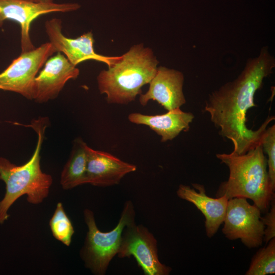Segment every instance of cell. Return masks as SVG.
I'll return each mask as SVG.
<instances>
[{"mask_svg":"<svg viewBox=\"0 0 275 275\" xmlns=\"http://www.w3.org/2000/svg\"><path fill=\"white\" fill-rule=\"evenodd\" d=\"M275 58L268 47H263L259 55L248 59L240 74L209 94L204 110L209 113L211 121L219 130V134L230 140L233 153H246L261 144L262 136L274 117H269L256 130L248 128L247 111L257 106L254 102L256 92L264 79L272 74Z\"/></svg>","mask_w":275,"mask_h":275,"instance_id":"1","label":"cell"},{"mask_svg":"<svg viewBox=\"0 0 275 275\" xmlns=\"http://www.w3.org/2000/svg\"><path fill=\"white\" fill-rule=\"evenodd\" d=\"M216 157L229 169L227 181L221 183L216 197L225 195L228 199L243 197L250 199L260 210L266 212L274 199L267 170V158L261 144L246 153L216 154Z\"/></svg>","mask_w":275,"mask_h":275,"instance_id":"2","label":"cell"},{"mask_svg":"<svg viewBox=\"0 0 275 275\" xmlns=\"http://www.w3.org/2000/svg\"><path fill=\"white\" fill-rule=\"evenodd\" d=\"M48 124L46 117L31 122L38 141L32 156L24 164L16 166L7 158L0 157V180L6 184V193L0 201V224L8 219V210L20 197L26 195L30 203L39 204L48 196L52 178L43 173L40 166V151Z\"/></svg>","mask_w":275,"mask_h":275,"instance_id":"3","label":"cell"},{"mask_svg":"<svg viewBox=\"0 0 275 275\" xmlns=\"http://www.w3.org/2000/svg\"><path fill=\"white\" fill-rule=\"evenodd\" d=\"M158 61L151 49L143 44L133 45L121 59L102 70L97 80L101 94L108 103L127 104L141 94L142 87L154 76Z\"/></svg>","mask_w":275,"mask_h":275,"instance_id":"4","label":"cell"},{"mask_svg":"<svg viewBox=\"0 0 275 275\" xmlns=\"http://www.w3.org/2000/svg\"><path fill=\"white\" fill-rule=\"evenodd\" d=\"M84 219L88 227L80 256L86 266L96 275L106 273L110 262L117 255L125 227L135 222V211L132 202H125L119 222L108 232L100 231L95 222L94 213L86 209Z\"/></svg>","mask_w":275,"mask_h":275,"instance_id":"5","label":"cell"},{"mask_svg":"<svg viewBox=\"0 0 275 275\" xmlns=\"http://www.w3.org/2000/svg\"><path fill=\"white\" fill-rule=\"evenodd\" d=\"M56 50L50 42L21 52L0 73V90L11 91L33 100L34 80L39 70Z\"/></svg>","mask_w":275,"mask_h":275,"instance_id":"6","label":"cell"},{"mask_svg":"<svg viewBox=\"0 0 275 275\" xmlns=\"http://www.w3.org/2000/svg\"><path fill=\"white\" fill-rule=\"evenodd\" d=\"M117 255L120 258L133 257L145 275H168L172 270L160 262L157 242L153 234L135 222L123 230Z\"/></svg>","mask_w":275,"mask_h":275,"instance_id":"7","label":"cell"},{"mask_svg":"<svg viewBox=\"0 0 275 275\" xmlns=\"http://www.w3.org/2000/svg\"><path fill=\"white\" fill-rule=\"evenodd\" d=\"M261 212L255 204L251 205L245 198L229 199L223 233L230 240L240 239L248 248L260 246L265 229Z\"/></svg>","mask_w":275,"mask_h":275,"instance_id":"8","label":"cell"},{"mask_svg":"<svg viewBox=\"0 0 275 275\" xmlns=\"http://www.w3.org/2000/svg\"><path fill=\"white\" fill-rule=\"evenodd\" d=\"M80 6L77 3H36L23 0H0V26L6 20L20 24L22 52L35 48L30 36L32 22L39 16L51 12L75 11Z\"/></svg>","mask_w":275,"mask_h":275,"instance_id":"9","label":"cell"},{"mask_svg":"<svg viewBox=\"0 0 275 275\" xmlns=\"http://www.w3.org/2000/svg\"><path fill=\"white\" fill-rule=\"evenodd\" d=\"M45 28L49 42L56 51L63 52L75 66L82 62L92 60L105 63L109 67L121 58V56L107 57L96 53L92 32L74 39L66 37L62 32V21L59 18L47 21Z\"/></svg>","mask_w":275,"mask_h":275,"instance_id":"10","label":"cell"},{"mask_svg":"<svg viewBox=\"0 0 275 275\" xmlns=\"http://www.w3.org/2000/svg\"><path fill=\"white\" fill-rule=\"evenodd\" d=\"M79 69L60 52L48 59L35 79L33 100L44 103L56 98L66 83L76 78Z\"/></svg>","mask_w":275,"mask_h":275,"instance_id":"11","label":"cell"},{"mask_svg":"<svg viewBox=\"0 0 275 275\" xmlns=\"http://www.w3.org/2000/svg\"><path fill=\"white\" fill-rule=\"evenodd\" d=\"M184 79L180 71L163 66L157 67L148 91L140 94V104L145 106L152 100L168 111L180 108L186 102L183 92Z\"/></svg>","mask_w":275,"mask_h":275,"instance_id":"12","label":"cell"},{"mask_svg":"<svg viewBox=\"0 0 275 275\" xmlns=\"http://www.w3.org/2000/svg\"><path fill=\"white\" fill-rule=\"evenodd\" d=\"M87 153V183L92 185L107 187L118 184L126 174L136 170L135 165L88 146Z\"/></svg>","mask_w":275,"mask_h":275,"instance_id":"13","label":"cell"},{"mask_svg":"<svg viewBox=\"0 0 275 275\" xmlns=\"http://www.w3.org/2000/svg\"><path fill=\"white\" fill-rule=\"evenodd\" d=\"M194 188L180 184L177 195L181 199L188 201L200 210L205 217V226L207 236L212 237L224 222L228 199L223 195L213 198L206 195L203 185L193 183Z\"/></svg>","mask_w":275,"mask_h":275,"instance_id":"14","label":"cell"},{"mask_svg":"<svg viewBox=\"0 0 275 275\" xmlns=\"http://www.w3.org/2000/svg\"><path fill=\"white\" fill-rule=\"evenodd\" d=\"M194 117L193 113L183 112L178 108L162 115L131 113L128 118L132 123L148 126L161 136L162 142H166L173 140L181 132L188 130Z\"/></svg>","mask_w":275,"mask_h":275,"instance_id":"15","label":"cell"},{"mask_svg":"<svg viewBox=\"0 0 275 275\" xmlns=\"http://www.w3.org/2000/svg\"><path fill=\"white\" fill-rule=\"evenodd\" d=\"M87 146L80 138L74 140L70 157L61 173L60 183L64 189L87 184Z\"/></svg>","mask_w":275,"mask_h":275,"instance_id":"16","label":"cell"},{"mask_svg":"<svg viewBox=\"0 0 275 275\" xmlns=\"http://www.w3.org/2000/svg\"><path fill=\"white\" fill-rule=\"evenodd\" d=\"M252 258L246 275H266L275 272V237Z\"/></svg>","mask_w":275,"mask_h":275,"instance_id":"17","label":"cell"},{"mask_svg":"<svg viewBox=\"0 0 275 275\" xmlns=\"http://www.w3.org/2000/svg\"><path fill=\"white\" fill-rule=\"evenodd\" d=\"M53 237L66 246H69L74 233L72 224L66 214L63 205L59 202L49 221Z\"/></svg>","mask_w":275,"mask_h":275,"instance_id":"18","label":"cell"},{"mask_svg":"<svg viewBox=\"0 0 275 275\" xmlns=\"http://www.w3.org/2000/svg\"><path fill=\"white\" fill-rule=\"evenodd\" d=\"M263 151L267 155L268 175L272 189L275 190V125L266 129L261 140Z\"/></svg>","mask_w":275,"mask_h":275,"instance_id":"19","label":"cell"},{"mask_svg":"<svg viewBox=\"0 0 275 275\" xmlns=\"http://www.w3.org/2000/svg\"><path fill=\"white\" fill-rule=\"evenodd\" d=\"M270 210L267 211L261 219L264 226L263 240L267 243L275 237V200H273L270 206Z\"/></svg>","mask_w":275,"mask_h":275,"instance_id":"20","label":"cell"},{"mask_svg":"<svg viewBox=\"0 0 275 275\" xmlns=\"http://www.w3.org/2000/svg\"><path fill=\"white\" fill-rule=\"evenodd\" d=\"M30 2L36 3H52L53 0H23Z\"/></svg>","mask_w":275,"mask_h":275,"instance_id":"21","label":"cell"}]
</instances>
